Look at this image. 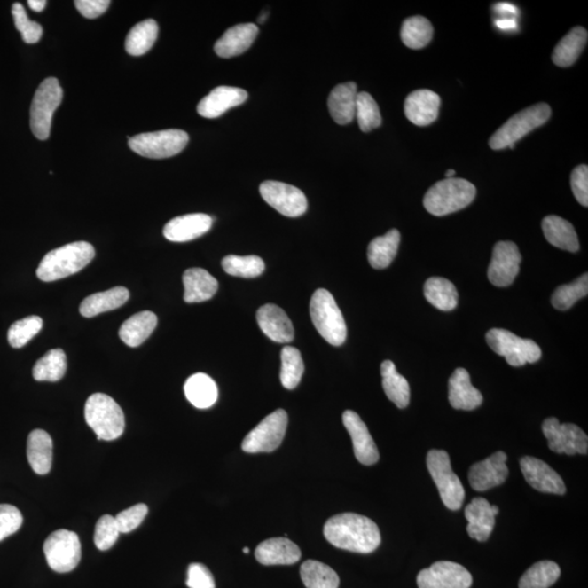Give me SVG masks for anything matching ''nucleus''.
Wrapping results in <instances>:
<instances>
[{"label":"nucleus","mask_w":588,"mask_h":588,"mask_svg":"<svg viewBox=\"0 0 588 588\" xmlns=\"http://www.w3.org/2000/svg\"><path fill=\"white\" fill-rule=\"evenodd\" d=\"M496 11H498L500 13L513 14L516 12V8L514 6V4L504 3L497 4Z\"/></svg>","instance_id":"052dcab7"},{"label":"nucleus","mask_w":588,"mask_h":588,"mask_svg":"<svg viewBox=\"0 0 588 588\" xmlns=\"http://www.w3.org/2000/svg\"><path fill=\"white\" fill-rule=\"evenodd\" d=\"M434 35L432 23L427 18L415 16L406 19L401 27V40L409 49L420 50L429 44Z\"/></svg>","instance_id":"ea45409f"},{"label":"nucleus","mask_w":588,"mask_h":588,"mask_svg":"<svg viewBox=\"0 0 588 588\" xmlns=\"http://www.w3.org/2000/svg\"><path fill=\"white\" fill-rule=\"evenodd\" d=\"M543 433L547 438L548 447L556 453L587 454L588 437L583 430L575 424H561L556 418L544 420Z\"/></svg>","instance_id":"ddd939ff"},{"label":"nucleus","mask_w":588,"mask_h":588,"mask_svg":"<svg viewBox=\"0 0 588 588\" xmlns=\"http://www.w3.org/2000/svg\"><path fill=\"white\" fill-rule=\"evenodd\" d=\"M486 341L491 350L504 357L511 366H523L542 357V350L537 342L518 337L506 329H490L486 333Z\"/></svg>","instance_id":"9d476101"},{"label":"nucleus","mask_w":588,"mask_h":588,"mask_svg":"<svg viewBox=\"0 0 588 588\" xmlns=\"http://www.w3.org/2000/svg\"><path fill=\"white\" fill-rule=\"evenodd\" d=\"M62 97L64 92L56 78H47L38 86L30 111L31 130L38 140L50 137L52 116L59 107Z\"/></svg>","instance_id":"1a4fd4ad"},{"label":"nucleus","mask_w":588,"mask_h":588,"mask_svg":"<svg viewBox=\"0 0 588 588\" xmlns=\"http://www.w3.org/2000/svg\"><path fill=\"white\" fill-rule=\"evenodd\" d=\"M310 318L315 328L325 341L339 347L346 341L347 325L341 309L329 291H315L310 304Z\"/></svg>","instance_id":"39448f33"},{"label":"nucleus","mask_w":588,"mask_h":588,"mask_svg":"<svg viewBox=\"0 0 588 588\" xmlns=\"http://www.w3.org/2000/svg\"><path fill=\"white\" fill-rule=\"evenodd\" d=\"M129 290L124 286H116L111 290L104 291L88 296L80 305V313L86 318L108 312L122 307L129 300Z\"/></svg>","instance_id":"7c9ffc66"},{"label":"nucleus","mask_w":588,"mask_h":588,"mask_svg":"<svg viewBox=\"0 0 588 588\" xmlns=\"http://www.w3.org/2000/svg\"><path fill=\"white\" fill-rule=\"evenodd\" d=\"M521 261L522 256L515 243L510 241L497 243L487 272L491 284L500 288L513 284L519 274Z\"/></svg>","instance_id":"dca6fc26"},{"label":"nucleus","mask_w":588,"mask_h":588,"mask_svg":"<svg viewBox=\"0 0 588 588\" xmlns=\"http://www.w3.org/2000/svg\"><path fill=\"white\" fill-rule=\"evenodd\" d=\"M27 4L32 11L35 12H42L44 11L47 4L45 0H28Z\"/></svg>","instance_id":"bf43d9fd"},{"label":"nucleus","mask_w":588,"mask_h":588,"mask_svg":"<svg viewBox=\"0 0 588 588\" xmlns=\"http://www.w3.org/2000/svg\"><path fill=\"white\" fill-rule=\"evenodd\" d=\"M552 116V108L546 103H539L523 109L511 117L503 127L490 137V146L499 151L514 148L516 142L528 136L535 129L543 126Z\"/></svg>","instance_id":"423d86ee"},{"label":"nucleus","mask_w":588,"mask_h":588,"mask_svg":"<svg viewBox=\"0 0 588 588\" xmlns=\"http://www.w3.org/2000/svg\"><path fill=\"white\" fill-rule=\"evenodd\" d=\"M159 36V26L155 20L137 23L126 38V51L131 56H142L150 51Z\"/></svg>","instance_id":"58836bf2"},{"label":"nucleus","mask_w":588,"mask_h":588,"mask_svg":"<svg viewBox=\"0 0 588 588\" xmlns=\"http://www.w3.org/2000/svg\"><path fill=\"white\" fill-rule=\"evenodd\" d=\"M76 9L88 19H97L106 12L111 2L108 0H76Z\"/></svg>","instance_id":"4d7b16f0"},{"label":"nucleus","mask_w":588,"mask_h":588,"mask_svg":"<svg viewBox=\"0 0 588 588\" xmlns=\"http://www.w3.org/2000/svg\"><path fill=\"white\" fill-rule=\"evenodd\" d=\"M449 403L452 408L465 411L475 410L482 404V396L472 385L465 368H457L449 380Z\"/></svg>","instance_id":"bb28decb"},{"label":"nucleus","mask_w":588,"mask_h":588,"mask_svg":"<svg viewBox=\"0 0 588 588\" xmlns=\"http://www.w3.org/2000/svg\"><path fill=\"white\" fill-rule=\"evenodd\" d=\"M188 133L178 129H169L132 137L129 138V146L146 159L161 160L178 155L188 145Z\"/></svg>","instance_id":"6e6552de"},{"label":"nucleus","mask_w":588,"mask_h":588,"mask_svg":"<svg viewBox=\"0 0 588 588\" xmlns=\"http://www.w3.org/2000/svg\"><path fill=\"white\" fill-rule=\"evenodd\" d=\"M441 98L430 90H418L405 99L404 113L409 121L419 127H427L436 121Z\"/></svg>","instance_id":"4be33fe9"},{"label":"nucleus","mask_w":588,"mask_h":588,"mask_svg":"<svg viewBox=\"0 0 588 588\" xmlns=\"http://www.w3.org/2000/svg\"><path fill=\"white\" fill-rule=\"evenodd\" d=\"M186 303H200L210 300L218 290V281L203 269H190L184 274Z\"/></svg>","instance_id":"c85d7f7f"},{"label":"nucleus","mask_w":588,"mask_h":588,"mask_svg":"<svg viewBox=\"0 0 588 588\" xmlns=\"http://www.w3.org/2000/svg\"><path fill=\"white\" fill-rule=\"evenodd\" d=\"M571 188L577 202L587 208L588 205V167L581 165L573 170L571 175Z\"/></svg>","instance_id":"6e6d98bb"},{"label":"nucleus","mask_w":588,"mask_h":588,"mask_svg":"<svg viewBox=\"0 0 588 588\" xmlns=\"http://www.w3.org/2000/svg\"><path fill=\"white\" fill-rule=\"evenodd\" d=\"M543 231L552 246L568 252H577L580 248L575 227L561 217L551 215L544 218Z\"/></svg>","instance_id":"2f4dec72"},{"label":"nucleus","mask_w":588,"mask_h":588,"mask_svg":"<svg viewBox=\"0 0 588 588\" xmlns=\"http://www.w3.org/2000/svg\"><path fill=\"white\" fill-rule=\"evenodd\" d=\"M561 568L553 561H539L524 573L520 588H549L561 577Z\"/></svg>","instance_id":"37998d69"},{"label":"nucleus","mask_w":588,"mask_h":588,"mask_svg":"<svg viewBox=\"0 0 588 588\" xmlns=\"http://www.w3.org/2000/svg\"><path fill=\"white\" fill-rule=\"evenodd\" d=\"M304 374L303 358L298 349L286 346L281 351L280 380L286 389L294 390Z\"/></svg>","instance_id":"c03bdc74"},{"label":"nucleus","mask_w":588,"mask_h":588,"mask_svg":"<svg viewBox=\"0 0 588 588\" xmlns=\"http://www.w3.org/2000/svg\"><path fill=\"white\" fill-rule=\"evenodd\" d=\"M247 99V90L232 86H218L200 100L198 113L208 119L221 117L229 109L237 107Z\"/></svg>","instance_id":"5701e85b"},{"label":"nucleus","mask_w":588,"mask_h":588,"mask_svg":"<svg viewBox=\"0 0 588 588\" xmlns=\"http://www.w3.org/2000/svg\"><path fill=\"white\" fill-rule=\"evenodd\" d=\"M472 583L471 573L451 561L435 562L418 576L419 588H470Z\"/></svg>","instance_id":"2eb2a0df"},{"label":"nucleus","mask_w":588,"mask_h":588,"mask_svg":"<svg viewBox=\"0 0 588 588\" xmlns=\"http://www.w3.org/2000/svg\"><path fill=\"white\" fill-rule=\"evenodd\" d=\"M454 175H456V171H454L453 169H449V170L446 172L447 179H449V178H454Z\"/></svg>","instance_id":"680f3d73"},{"label":"nucleus","mask_w":588,"mask_h":588,"mask_svg":"<svg viewBox=\"0 0 588 588\" xmlns=\"http://www.w3.org/2000/svg\"><path fill=\"white\" fill-rule=\"evenodd\" d=\"M43 320L38 317H28L12 325L8 331V341L12 348L25 347L41 332Z\"/></svg>","instance_id":"09e8293b"},{"label":"nucleus","mask_w":588,"mask_h":588,"mask_svg":"<svg viewBox=\"0 0 588 588\" xmlns=\"http://www.w3.org/2000/svg\"><path fill=\"white\" fill-rule=\"evenodd\" d=\"M266 18H267V13H263V16L261 18H258V21H260L261 23H264Z\"/></svg>","instance_id":"e2e57ef3"},{"label":"nucleus","mask_w":588,"mask_h":588,"mask_svg":"<svg viewBox=\"0 0 588 588\" xmlns=\"http://www.w3.org/2000/svg\"><path fill=\"white\" fill-rule=\"evenodd\" d=\"M425 298L435 308L449 312L457 308L458 291L451 281L442 277H432L424 286Z\"/></svg>","instance_id":"4c0bfd02"},{"label":"nucleus","mask_w":588,"mask_h":588,"mask_svg":"<svg viewBox=\"0 0 588 588\" xmlns=\"http://www.w3.org/2000/svg\"><path fill=\"white\" fill-rule=\"evenodd\" d=\"M213 226L207 214H188L176 217L166 224L164 236L171 242H188L202 237Z\"/></svg>","instance_id":"b1692460"},{"label":"nucleus","mask_w":588,"mask_h":588,"mask_svg":"<svg viewBox=\"0 0 588 588\" xmlns=\"http://www.w3.org/2000/svg\"><path fill=\"white\" fill-rule=\"evenodd\" d=\"M189 588H216L212 572L202 563H191L188 568Z\"/></svg>","instance_id":"5fc2aeb1"},{"label":"nucleus","mask_w":588,"mask_h":588,"mask_svg":"<svg viewBox=\"0 0 588 588\" xmlns=\"http://www.w3.org/2000/svg\"><path fill=\"white\" fill-rule=\"evenodd\" d=\"M525 480L534 490L547 494L564 495L567 487L561 475L539 459L524 457L520 461Z\"/></svg>","instance_id":"a211bd4d"},{"label":"nucleus","mask_w":588,"mask_h":588,"mask_svg":"<svg viewBox=\"0 0 588 588\" xmlns=\"http://www.w3.org/2000/svg\"><path fill=\"white\" fill-rule=\"evenodd\" d=\"M499 514L497 506H491L489 500L478 497L467 505L465 515L467 520V534L478 542L489 540L496 523V515Z\"/></svg>","instance_id":"aec40b11"},{"label":"nucleus","mask_w":588,"mask_h":588,"mask_svg":"<svg viewBox=\"0 0 588 588\" xmlns=\"http://www.w3.org/2000/svg\"><path fill=\"white\" fill-rule=\"evenodd\" d=\"M27 460L36 474L50 473L52 463V441L45 430L35 429L28 435Z\"/></svg>","instance_id":"c756f323"},{"label":"nucleus","mask_w":588,"mask_h":588,"mask_svg":"<svg viewBox=\"0 0 588 588\" xmlns=\"http://www.w3.org/2000/svg\"><path fill=\"white\" fill-rule=\"evenodd\" d=\"M255 558L264 566H289L301 559L298 545L286 537L270 538L258 545Z\"/></svg>","instance_id":"393cba45"},{"label":"nucleus","mask_w":588,"mask_h":588,"mask_svg":"<svg viewBox=\"0 0 588 588\" xmlns=\"http://www.w3.org/2000/svg\"><path fill=\"white\" fill-rule=\"evenodd\" d=\"M147 513L148 508L146 505L137 504L131 506V508L123 510L121 514H118L114 519H116L121 533H130L132 530L140 527L143 520L145 519Z\"/></svg>","instance_id":"864d4df0"},{"label":"nucleus","mask_w":588,"mask_h":588,"mask_svg":"<svg viewBox=\"0 0 588 588\" xmlns=\"http://www.w3.org/2000/svg\"><path fill=\"white\" fill-rule=\"evenodd\" d=\"M157 326V317L150 310L133 315L122 324L119 337L131 348L141 346L151 336Z\"/></svg>","instance_id":"473e14b6"},{"label":"nucleus","mask_w":588,"mask_h":588,"mask_svg":"<svg viewBox=\"0 0 588 588\" xmlns=\"http://www.w3.org/2000/svg\"><path fill=\"white\" fill-rule=\"evenodd\" d=\"M12 16L17 30L21 33L23 41L27 44H35L40 42L43 35V27L37 22L27 18L25 7L16 3L12 6Z\"/></svg>","instance_id":"8fccbe9b"},{"label":"nucleus","mask_w":588,"mask_h":588,"mask_svg":"<svg viewBox=\"0 0 588 588\" xmlns=\"http://www.w3.org/2000/svg\"><path fill=\"white\" fill-rule=\"evenodd\" d=\"M46 561L51 570L68 573L81 561V543L78 535L68 529H59L47 537L44 544Z\"/></svg>","instance_id":"f8f14e48"},{"label":"nucleus","mask_w":588,"mask_h":588,"mask_svg":"<svg viewBox=\"0 0 588 588\" xmlns=\"http://www.w3.org/2000/svg\"><path fill=\"white\" fill-rule=\"evenodd\" d=\"M121 530H119L116 519L112 515H103L98 521L95 528L94 542L99 551H108L116 544Z\"/></svg>","instance_id":"3c124183"},{"label":"nucleus","mask_w":588,"mask_h":588,"mask_svg":"<svg viewBox=\"0 0 588 588\" xmlns=\"http://www.w3.org/2000/svg\"><path fill=\"white\" fill-rule=\"evenodd\" d=\"M587 31L584 27L572 28L566 36L558 43L553 51V61L562 68L570 67L577 60L587 44Z\"/></svg>","instance_id":"c9c22d12"},{"label":"nucleus","mask_w":588,"mask_h":588,"mask_svg":"<svg viewBox=\"0 0 588 588\" xmlns=\"http://www.w3.org/2000/svg\"><path fill=\"white\" fill-rule=\"evenodd\" d=\"M382 388L399 409H404L410 404V385L403 375L396 372V365L389 360L381 363Z\"/></svg>","instance_id":"e433bc0d"},{"label":"nucleus","mask_w":588,"mask_h":588,"mask_svg":"<svg viewBox=\"0 0 588 588\" xmlns=\"http://www.w3.org/2000/svg\"><path fill=\"white\" fill-rule=\"evenodd\" d=\"M67 357L61 349L46 353L33 367V377L37 381H59L65 376Z\"/></svg>","instance_id":"79ce46f5"},{"label":"nucleus","mask_w":588,"mask_h":588,"mask_svg":"<svg viewBox=\"0 0 588 588\" xmlns=\"http://www.w3.org/2000/svg\"><path fill=\"white\" fill-rule=\"evenodd\" d=\"M243 553H250V549H248L247 547H245V548H243Z\"/></svg>","instance_id":"0e129e2a"},{"label":"nucleus","mask_w":588,"mask_h":588,"mask_svg":"<svg viewBox=\"0 0 588 588\" xmlns=\"http://www.w3.org/2000/svg\"><path fill=\"white\" fill-rule=\"evenodd\" d=\"M262 198L286 217H300L307 212L308 200L302 191L279 181H265L260 186Z\"/></svg>","instance_id":"4468645a"},{"label":"nucleus","mask_w":588,"mask_h":588,"mask_svg":"<svg viewBox=\"0 0 588 588\" xmlns=\"http://www.w3.org/2000/svg\"><path fill=\"white\" fill-rule=\"evenodd\" d=\"M506 454L497 451L484 461L473 465L468 472V482L476 491H486L503 485L509 475L506 466Z\"/></svg>","instance_id":"f3484780"},{"label":"nucleus","mask_w":588,"mask_h":588,"mask_svg":"<svg viewBox=\"0 0 588 588\" xmlns=\"http://www.w3.org/2000/svg\"><path fill=\"white\" fill-rule=\"evenodd\" d=\"M356 118L363 132H370L380 126V107L372 95L366 92L357 93Z\"/></svg>","instance_id":"de8ad7c7"},{"label":"nucleus","mask_w":588,"mask_h":588,"mask_svg":"<svg viewBox=\"0 0 588 588\" xmlns=\"http://www.w3.org/2000/svg\"><path fill=\"white\" fill-rule=\"evenodd\" d=\"M342 420L344 427L350 434L357 461L365 466L376 465L380 460L379 449L360 415L355 411L347 410L342 415Z\"/></svg>","instance_id":"6ab92c4d"},{"label":"nucleus","mask_w":588,"mask_h":588,"mask_svg":"<svg viewBox=\"0 0 588 588\" xmlns=\"http://www.w3.org/2000/svg\"><path fill=\"white\" fill-rule=\"evenodd\" d=\"M588 294V275L584 274L570 285H563L554 291L552 296V304L554 309L567 310L575 305L578 300L584 298Z\"/></svg>","instance_id":"49530a36"},{"label":"nucleus","mask_w":588,"mask_h":588,"mask_svg":"<svg viewBox=\"0 0 588 588\" xmlns=\"http://www.w3.org/2000/svg\"><path fill=\"white\" fill-rule=\"evenodd\" d=\"M85 420L99 441H114L122 436L126 420L123 411L112 396L94 394L85 404Z\"/></svg>","instance_id":"20e7f679"},{"label":"nucleus","mask_w":588,"mask_h":588,"mask_svg":"<svg viewBox=\"0 0 588 588\" xmlns=\"http://www.w3.org/2000/svg\"><path fill=\"white\" fill-rule=\"evenodd\" d=\"M184 394L186 399L198 409H208L216 404L218 388L212 377L203 372L189 377L185 381Z\"/></svg>","instance_id":"72a5a7b5"},{"label":"nucleus","mask_w":588,"mask_h":588,"mask_svg":"<svg viewBox=\"0 0 588 588\" xmlns=\"http://www.w3.org/2000/svg\"><path fill=\"white\" fill-rule=\"evenodd\" d=\"M324 537L333 546L357 553H371L379 548V527L371 519L357 514L333 516L325 524Z\"/></svg>","instance_id":"f257e3e1"},{"label":"nucleus","mask_w":588,"mask_h":588,"mask_svg":"<svg viewBox=\"0 0 588 588\" xmlns=\"http://www.w3.org/2000/svg\"><path fill=\"white\" fill-rule=\"evenodd\" d=\"M258 35V27L253 23L234 26L219 38L215 44V52L222 59H231L250 49Z\"/></svg>","instance_id":"a878e982"},{"label":"nucleus","mask_w":588,"mask_h":588,"mask_svg":"<svg viewBox=\"0 0 588 588\" xmlns=\"http://www.w3.org/2000/svg\"><path fill=\"white\" fill-rule=\"evenodd\" d=\"M496 26L500 28V30H514L516 27L515 20L514 19H504V20H497Z\"/></svg>","instance_id":"13d9d810"},{"label":"nucleus","mask_w":588,"mask_h":588,"mask_svg":"<svg viewBox=\"0 0 588 588\" xmlns=\"http://www.w3.org/2000/svg\"><path fill=\"white\" fill-rule=\"evenodd\" d=\"M95 250L89 242L69 243L47 253L38 266V279L45 282L60 280L82 270L92 262Z\"/></svg>","instance_id":"f03ea898"},{"label":"nucleus","mask_w":588,"mask_h":588,"mask_svg":"<svg viewBox=\"0 0 588 588\" xmlns=\"http://www.w3.org/2000/svg\"><path fill=\"white\" fill-rule=\"evenodd\" d=\"M400 232L396 229L377 237L370 243L367 250L368 262L372 269L384 270L395 260L400 245Z\"/></svg>","instance_id":"f704fd0d"},{"label":"nucleus","mask_w":588,"mask_h":588,"mask_svg":"<svg viewBox=\"0 0 588 588\" xmlns=\"http://www.w3.org/2000/svg\"><path fill=\"white\" fill-rule=\"evenodd\" d=\"M357 88L355 82L342 83L332 90L328 108L334 122L341 126L356 118Z\"/></svg>","instance_id":"cd10ccee"},{"label":"nucleus","mask_w":588,"mask_h":588,"mask_svg":"<svg viewBox=\"0 0 588 588\" xmlns=\"http://www.w3.org/2000/svg\"><path fill=\"white\" fill-rule=\"evenodd\" d=\"M23 516L16 506L0 505V542L17 533L22 527Z\"/></svg>","instance_id":"603ef678"},{"label":"nucleus","mask_w":588,"mask_h":588,"mask_svg":"<svg viewBox=\"0 0 588 588\" xmlns=\"http://www.w3.org/2000/svg\"><path fill=\"white\" fill-rule=\"evenodd\" d=\"M475 196V185L467 180L444 179L434 184L425 194L424 208L434 216H446L468 207Z\"/></svg>","instance_id":"7ed1b4c3"},{"label":"nucleus","mask_w":588,"mask_h":588,"mask_svg":"<svg viewBox=\"0 0 588 588\" xmlns=\"http://www.w3.org/2000/svg\"><path fill=\"white\" fill-rule=\"evenodd\" d=\"M427 465L443 505L452 511L461 509L466 498L465 487L452 470L449 454L444 451H430Z\"/></svg>","instance_id":"0eeeda50"},{"label":"nucleus","mask_w":588,"mask_h":588,"mask_svg":"<svg viewBox=\"0 0 588 588\" xmlns=\"http://www.w3.org/2000/svg\"><path fill=\"white\" fill-rule=\"evenodd\" d=\"M222 265L228 275L242 278H255L265 270L264 261L255 255H228L223 258Z\"/></svg>","instance_id":"a18cd8bd"},{"label":"nucleus","mask_w":588,"mask_h":588,"mask_svg":"<svg viewBox=\"0 0 588 588\" xmlns=\"http://www.w3.org/2000/svg\"><path fill=\"white\" fill-rule=\"evenodd\" d=\"M286 427L288 414L282 409L275 411L247 435L242 451L247 453L275 451L284 441Z\"/></svg>","instance_id":"9b49d317"},{"label":"nucleus","mask_w":588,"mask_h":588,"mask_svg":"<svg viewBox=\"0 0 588 588\" xmlns=\"http://www.w3.org/2000/svg\"><path fill=\"white\" fill-rule=\"evenodd\" d=\"M257 324L270 341L278 343L294 341V328L285 310L275 304H266L257 310Z\"/></svg>","instance_id":"412c9836"},{"label":"nucleus","mask_w":588,"mask_h":588,"mask_svg":"<svg viewBox=\"0 0 588 588\" xmlns=\"http://www.w3.org/2000/svg\"><path fill=\"white\" fill-rule=\"evenodd\" d=\"M301 578L307 588H338L339 576L327 564L308 561L301 566Z\"/></svg>","instance_id":"a19ab883"}]
</instances>
